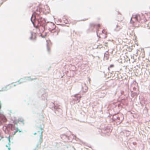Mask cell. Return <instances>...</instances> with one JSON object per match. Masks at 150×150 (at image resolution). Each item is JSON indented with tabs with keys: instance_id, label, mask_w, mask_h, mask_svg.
Instances as JSON below:
<instances>
[{
	"instance_id": "7",
	"label": "cell",
	"mask_w": 150,
	"mask_h": 150,
	"mask_svg": "<svg viewBox=\"0 0 150 150\" xmlns=\"http://www.w3.org/2000/svg\"><path fill=\"white\" fill-rule=\"evenodd\" d=\"M113 120L116 125L121 124L124 120V116L122 114L118 113L113 116Z\"/></svg>"
},
{
	"instance_id": "2",
	"label": "cell",
	"mask_w": 150,
	"mask_h": 150,
	"mask_svg": "<svg viewBox=\"0 0 150 150\" xmlns=\"http://www.w3.org/2000/svg\"><path fill=\"white\" fill-rule=\"evenodd\" d=\"M127 100L124 99L121 101L111 104L108 107V112L111 115H114L118 113L123 107L127 105Z\"/></svg>"
},
{
	"instance_id": "10",
	"label": "cell",
	"mask_w": 150,
	"mask_h": 150,
	"mask_svg": "<svg viewBox=\"0 0 150 150\" xmlns=\"http://www.w3.org/2000/svg\"><path fill=\"white\" fill-rule=\"evenodd\" d=\"M62 139L65 141L71 142L73 141L74 136L72 135H63L61 136Z\"/></svg>"
},
{
	"instance_id": "8",
	"label": "cell",
	"mask_w": 150,
	"mask_h": 150,
	"mask_svg": "<svg viewBox=\"0 0 150 150\" xmlns=\"http://www.w3.org/2000/svg\"><path fill=\"white\" fill-rule=\"evenodd\" d=\"M147 18H150V17H146L145 15H137L136 17L134 18L135 19V20L138 23H143L149 20V19H147Z\"/></svg>"
},
{
	"instance_id": "14",
	"label": "cell",
	"mask_w": 150,
	"mask_h": 150,
	"mask_svg": "<svg viewBox=\"0 0 150 150\" xmlns=\"http://www.w3.org/2000/svg\"></svg>"
},
{
	"instance_id": "1",
	"label": "cell",
	"mask_w": 150,
	"mask_h": 150,
	"mask_svg": "<svg viewBox=\"0 0 150 150\" xmlns=\"http://www.w3.org/2000/svg\"><path fill=\"white\" fill-rule=\"evenodd\" d=\"M117 52L119 63L123 65L125 78L149 73L150 62L145 59L144 50L139 45L134 32H127L118 39Z\"/></svg>"
},
{
	"instance_id": "9",
	"label": "cell",
	"mask_w": 150,
	"mask_h": 150,
	"mask_svg": "<svg viewBox=\"0 0 150 150\" xmlns=\"http://www.w3.org/2000/svg\"><path fill=\"white\" fill-rule=\"evenodd\" d=\"M112 127L111 125H107L101 129L102 133L107 135H110L112 130Z\"/></svg>"
},
{
	"instance_id": "4",
	"label": "cell",
	"mask_w": 150,
	"mask_h": 150,
	"mask_svg": "<svg viewBox=\"0 0 150 150\" xmlns=\"http://www.w3.org/2000/svg\"><path fill=\"white\" fill-rule=\"evenodd\" d=\"M76 68L73 65H68L66 66L63 69L64 73L69 77L74 76L76 73Z\"/></svg>"
},
{
	"instance_id": "11",
	"label": "cell",
	"mask_w": 150,
	"mask_h": 150,
	"mask_svg": "<svg viewBox=\"0 0 150 150\" xmlns=\"http://www.w3.org/2000/svg\"><path fill=\"white\" fill-rule=\"evenodd\" d=\"M81 97H81V95H79V94L75 95L73 97V100L75 102H78L81 99Z\"/></svg>"
},
{
	"instance_id": "13",
	"label": "cell",
	"mask_w": 150,
	"mask_h": 150,
	"mask_svg": "<svg viewBox=\"0 0 150 150\" xmlns=\"http://www.w3.org/2000/svg\"><path fill=\"white\" fill-rule=\"evenodd\" d=\"M54 108L55 110H57V111H59V109H60L59 105H58V104H56L55 103H54Z\"/></svg>"
},
{
	"instance_id": "12",
	"label": "cell",
	"mask_w": 150,
	"mask_h": 150,
	"mask_svg": "<svg viewBox=\"0 0 150 150\" xmlns=\"http://www.w3.org/2000/svg\"><path fill=\"white\" fill-rule=\"evenodd\" d=\"M146 110H147L148 115L150 117V102L147 104V106H146Z\"/></svg>"
},
{
	"instance_id": "3",
	"label": "cell",
	"mask_w": 150,
	"mask_h": 150,
	"mask_svg": "<svg viewBox=\"0 0 150 150\" xmlns=\"http://www.w3.org/2000/svg\"><path fill=\"white\" fill-rule=\"evenodd\" d=\"M129 147L131 150H140L144 149L143 144L140 140L135 138H132L129 140L128 142Z\"/></svg>"
},
{
	"instance_id": "6",
	"label": "cell",
	"mask_w": 150,
	"mask_h": 150,
	"mask_svg": "<svg viewBox=\"0 0 150 150\" xmlns=\"http://www.w3.org/2000/svg\"><path fill=\"white\" fill-rule=\"evenodd\" d=\"M140 100L141 103L143 105H147L149 103L150 100V96L149 94L146 93H142L140 95Z\"/></svg>"
},
{
	"instance_id": "5",
	"label": "cell",
	"mask_w": 150,
	"mask_h": 150,
	"mask_svg": "<svg viewBox=\"0 0 150 150\" xmlns=\"http://www.w3.org/2000/svg\"><path fill=\"white\" fill-rule=\"evenodd\" d=\"M130 92H131V96L134 98L137 97L140 93L139 86L137 82H134L131 85L130 87Z\"/></svg>"
}]
</instances>
